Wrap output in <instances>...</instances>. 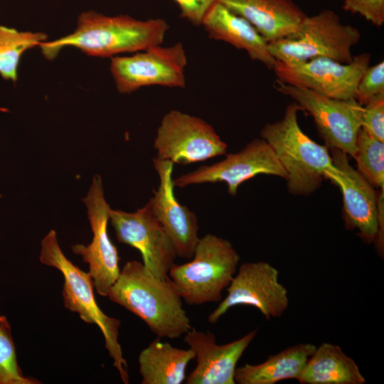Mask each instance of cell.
Here are the masks:
<instances>
[{"mask_svg": "<svg viewBox=\"0 0 384 384\" xmlns=\"http://www.w3.org/2000/svg\"><path fill=\"white\" fill-rule=\"evenodd\" d=\"M274 87L278 92L292 97L302 110L313 117L318 132L327 147L354 156L363 110V106L356 99H334L278 80Z\"/></svg>", "mask_w": 384, "mask_h": 384, "instance_id": "obj_7", "label": "cell"}, {"mask_svg": "<svg viewBox=\"0 0 384 384\" xmlns=\"http://www.w3.org/2000/svg\"><path fill=\"white\" fill-rule=\"evenodd\" d=\"M153 164L159 183L147 203L171 239L177 257L190 260L200 238L197 215L176 198L172 178L174 164L155 157Z\"/></svg>", "mask_w": 384, "mask_h": 384, "instance_id": "obj_16", "label": "cell"}, {"mask_svg": "<svg viewBox=\"0 0 384 384\" xmlns=\"http://www.w3.org/2000/svg\"><path fill=\"white\" fill-rule=\"evenodd\" d=\"M195 354L191 348L175 347L169 342L155 339L139 355L142 384H181Z\"/></svg>", "mask_w": 384, "mask_h": 384, "instance_id": "obj_22", "label": "cell"}, {"mask_svg": "<svg viewBox=\"0 0 384 384\" xmlns=\"http://www.w3.org/2000/svg\"><path fill=\"white\" fill-rule=\"evenodd\" d=\"M42 32L20 31L0 25V75L16 82L17 70L23 54L47 39Z\"/></svg>", "mask_w": 384, "mask_h": 384, "instance_id": "obj_23", "label": "cell"}, {"mask_svg": "<svg viewBox=\"0 0 384 384\" xmlns=\"http://www.w3.org/2000/svg\"><path fill=\"white\" fill-rule=\"evenodd\" d=\"M301 384H363L355 361L335 344L322 343L309 358L297 380Z\"/></svg>", "mask_w": 384, "mask_h": 384, "instance_id": "obj_21", "label": "cell"}, {"mask_svg": "<svg viewBox=\"0 0 384 384\" xmlns=\"http://www.w3.org/2000/svg\"><path fill=\"white\" fill-rule=\"evenodd\" d=\"M260 174L274 175L287 180V174L271 146L262 138L255 139L237 153L226 154L224 159L203 165L174 179L175 186L223 182L228 192L236 195L239 186Z\"/></svg>", "mask_w": 384, "mask_h": 384, "instance_id": "obj_12", "label": "cell"}, {"mask_svg": "<svg viewBox=\"0 0 384 384\" xmlns=\"http://www.w3.org/2000/svg\"><path fill=\"white\" fill-rule=\"evenodd\" d=\"M316 346L300 343L272 355L259 364L246 363L236 368L235 382L238 384H275L297 380Z\"/></svg>", "mask_w": 384, "mask_h": 384, "instance_id": "obj_20", "label": "cell"}, {"mask_svg": "<svg viewBox=\"0 0 384 384\" xmlns=\"http://www.w3.org/2000/svg\"><path fill=\"white\" fill-rule=\"evenodd\" d=\"M257 334L252 330L238 340L218 345L210 331L191 328L183 341L194 354L196 366L186 378V384H235L238 362Z\"/></svg>", "mask_w": 384, "mask_h": 384, "instance_id": "obj_17", "label": "cell"}, {"mask_svg": "<svg viewBox=\"0 0 384 384\" xmlns=\"http://www.w3.org/2000/svg\"><path fill=\"white\" fill-rule=\"evenodd\" d=\"M82 201L87 208L92 240L88 245H74L72 250L89 265V273L96 292L100 296L107 297L119 277L120 269L117 248L108 235L111 208L105 198L100 176L93 177L87 195Z\"/></svg>", "mask_w": 384, "mask_h": 384, "instance_id": "obj_13", "label": "cell"}, {"mask_svg": "<svg viewBox=\"0 0 384 384\" xmlns=\"http://www.w3.org/2000/svg\"><path fill=\"white\" fill-rule=\"evenodd\" d=\"M239 261L240 255L230 241L208 233L199 238L191 260L174 264L168 275L188 305L218 302Z\"/></svg>", "mask_w": 384, "mask_h": 384, "instance_id": "obj_5", "label": "cell"}, {"mask_svg": "<svg viewBox=\"0 0 384 384\" xmlns=\"http://www.w3.org/2000/svg\"><path fill=\"white\" fill-rule=\"evenodd\" d=\"M187 56L183 44L151 46L128 56L111 58L110 72L117 90L132 93L143 87L183 88Z\"/></svg>", "mask_w": 384, "mask_h": 384, "instance_id": "obj_8", "label": "cell"}, {"mask_svg": "<svg viewBox=\"0 0 384 384\" xmlns=\"http://www.w3.org/2000/svg\"><path fill=\"white\" fill-rule=\"evenodd\" d=\"M23 375L17 362L11 328L5 316H0V384H38Z\"/></svg>", "mask_w": 384, "mask_h": 384, "instance_id": "obj_25", "label": "cell"}, {"mask_svg": "<svg viewBox=\"0 0 384 384\" xmlns=\"http://www.w3.org/2000/svg\"><path fill=\"white\" fill-rule=\"evenodd\" d=\"M336 169L325 175L342 193L343 218L348 230H358L366 243L375 242L379 231L378 196L373 186L348 162L347 154L331 149Z\"/></svg>", "mask_w": 384, "mask_h": 384, "instance_id": "obj_15", "label": "cell"}, {"mask_svg": "<svg viewBox=\"0 0 384 384\" xmlns=\"http://www.w3.org/2000/svg\"><path fill=\"white\" fill-rule=\"evenodd\" d=\"M361 128L373 137L384 142V93L376 95L364 105Z\"/></svg>", "mask_w": 384, "mask_h": 384, "instance_id": "obj_27", "label": "cell"}, {"mask_svg": "<svg viewBox=\"0 0 384 384\" xmlns=\"http://www.w3.org/2000/svg\"><path fill=\"white\" fill-rule=\"evenodd\" d=\"M353 158L358 171L372 186L384 190V142L373 137L361 128Z\"/></svg>", "mask_w": 384, "mask_h": 384, "instance_id": "obj_24", "label": "cell"}, {"mask_svg": "<svg viewBox=\"0 0 384 384\" xmlns=\"http://www.w3.org/2000/svg\"><path fill=\"white\" fill-rule=\"evenodd\" d=\"M226 290L227 296L208 317L212 324L235 306L255 307L269 320L280 317L289 303L287 289L279 281V271L267 262L242 264Z\"/></svg>", "mask_w": 384, "mask_h": 384, "instance_id": "obj_11", "label": "cell"}, {"mask_svg": "<svg viewBox=\"0 0 384 384\" xmlns=\"http://www.w3.org/2000/svg\"><path fill=\"white\" fill-rule=\"evenodd\" d=\"M297 103L287 105L282 119L266 124L261 137L273 149L287 174L290 193L308 196L321 184L328 172L336 169L329 147L317 144L300 128Z\"/></svg>", "mask_w": 384, "mask_h": 384, "instance_id": "obj_3", "label": "cell"}, {"mask_svg": "<svg viewBox=\"0 0 384 384\" xmlns=\"http://www.w3.org/2000/svg\"><path fill=\"white\" fill-rule=\"evenodd\" d=\"M163 18L136 19L128 15L108 16L94 11L82 13L72 33L39 46L48 60L71 46L89 55L114 57L161 45L169 29Z\"/></svg>", "mask_w": 384, "mask_h": 384, "instance_id": "obj_2", "label": "cell"}, {"mask_svg": "<svg viewBox=\"0 0 384 384\" xmlns=\"http://www.w3.org/2000/svg\"><path fill=\"white\" fill-rule=\"evenodd\" d=\"M201 26L209 38L245 50L252 60L262 63L269 69L274 67L277 60L270 52L269 43L249 21L219 1L206 14Z\"/></svg>", "mask_w": 384, "mask_h": 384, "instance_id": "obj_19", "label": "cell"}, {"mask_svg": "<svg viewBox=\"0 0 384 384\" xmlns=\"http://www.w3.org/2000/svg\"><path fill=\"white\" fill-rule=\"evenodd\" d=\"M154 148L156 158L187 165L226 154L228 146L210 124L175 110L163 117Z\"/></svg>", "mask_w": 384, "mask_h": 384, "instance_id": "obj_9", "label": "cell"}, {"mask_svg": "<svg viewBox=\"0 0 384 384\" xmlns=\"http://www.w3.org/2000/svg\"><path fill=\"white\" fill-rule=\"evenodd\" d=\"M107 297L142 319L159 338H177L193 327L170 277H156L137 260L124 264Z\"/></svg>", "mask_w": 384, "mask_h": 384, "instance_id": "obj_1", "label": "cell"}, {"mask_svg": "<svg viewBox=\"0 0 384 384\" xmlns=\"http://www.w3.org/2000/svg\"><path fill=\"white\" fill-rule=\"evenodd\" d=\"M249 21L268 42L294 32L306 14L292 0H218Z\"/></svg>", "mask_w": 384, "mask_h": 384, "instance_id": "obj_18", "label": "cell"}, {"mask_svg": "<svg viewBox=\"0 0 384 384\" xmlns=\"http://www.w3.org/2000/svg\"><path fill=\"white\" fill-rule=\"evenodd\" d=\"M110 220L118 241L139 250L146 269L161 279L169 276L177 255L148 203L132 213L111 209Z\"/></svg>", "mask_w": 384, "mask_h": 384, "instance_id": "obj_14", "label": "cell"}, {"mask_svg": "<svg viewBox=\"0 0 384 384\" xmlns=\"http://www.w3.org/2000/svg\"><path fill=\"white\" fill-rule=\"evenodd\" d=\"M343 9L361 15L377 27L384 23V0H343Z\"/></svg>", "mask_w": 384, "mask_h": 384, "instance_id": "obj_28", "label": "cell"}, {"mask_svg": "<svg viewBox=\"0 0 384 384\" xmlns=\"http://www.w3.org/2000/svg\"><path fill=\"white\" fill-rule=\"evenodd\" d=\"M384 93V62L368 66L362 75L356 90V100L365 105L376 95Z\"/></svg>", "mask_w": 384, "mask_h": 384, "instance_id": "obj_26", "label": "cell"}, {"mask_svg": "<svg viewBox=\"0 0 384 384\" xmlns=\"http://www.w3.org/2000/svg\"><path fill=\"white\" fill-rule=\"evenodd\" d=\"M359 30L341 22L333 11L326 9L303 20L298 28L287 36L269 43L277 61L287 63L326 57L348 63L353 60L351 48L361 39Z\"/></svg>", "mask_w": 384, "mask_h": 384, "instance_id": "obj_6", "label": "cell"}, {"mask_svg": "<svg viewBox=\"0 0 384 384\" xmlns=\"http://www.w3.org/2000/svg\"><path fill=\"white\" fill-rule=\"evenodd\" d=\"M178 6L180 16L196 26H200L206 14L218 0H174Z\"/></svg>", "mask_w": 384, "mask_h": 384, "instance_id": "obj_29", "label": "cell"}, {"mask_svg": "<svg viewBox=\"0 0 384 384\" xmlns=\"http://www.w3.org/2000/svg\"><path fill=\"white\" fill-rule=\"evenodd\" d=\"M371 55L363 53L343 63L326 57L287 63L277 61V80L337 100L356 99L358 84L370 65Z\"/></svg>", "mask_w": 384, "mask_h": 384, "instance_id": "obj_10", "label": "cell"}, {"mask_svg": "<svg viewBox=\"0 0 384 384\" xmlns=\"http://www.w3.org/2000/svg\"><path fill=\"white\" fill-rule=\"evenodd\" d=\"M39 259L41 263L61 272L64 277L63 297L65 307L78 314L85 322L99 327L114 367L122 382L128 384L127 363L118 339L121 321L105 314L98 306L90 273L82 271L66 257L54 230H50L42 240Z\"/></svg>", "mask_w": 384, "mask_h": 384, "instance_id": "obj_4", "label": "cell"}]
</instances>
